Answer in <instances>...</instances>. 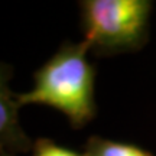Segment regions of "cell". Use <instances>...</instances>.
Instances as JSON below:
<instances>
[{
  "instance_id": "cell-1",
  "label": "cell",
  "mask_w": 156,
  "mask_h": 156,
  "mask_svg": "<svg viewBox=\"0 0 156 156\" xmlns=\"http://www.w3.org/2000/svg\"><path fill=\"white\" fill-rule=\"evenodd\" d=\"M85 41L64 42L34 74L32 88L16 95L19 107L44 104L61 112L74 129H83L97 114L95 68Z\"/></svg>"
},
{
  "instance_id": "cell-2",
  "label": "cell",
  "mask_w": 156,
  "mask_h": 156,
  "mask_svg": "<svg viewBox=\"0 0 156 156\" xmlns=\"http://www.w3.org/2000/svg\"><path fill=\"white\" fill-rule=\"evenodd\" d=\"M80 9L83 41L97 56L136 52L149 39V0H84Z\"/></svg>"
},
{
  "instance_id": "cell-3",
  "label": "cell",
  "mask_w": 156,
  "mask_h": 156,
  "mask_svg": "<svg viewBox=\"0 0 156 156\" xmlns=\"http://www.w3.org/2000/svg\"><path fill=\"white\" fill-rule=\"evenodd\" d=\"M12 67L0 62V152L10 155L26 153L34 147V142L25 133L19 120L16 95L9 87Z\"/></svg>"
},
{
  "instance_id": "cell-4",
  "label": "cell",
  "mask_w": 156,
  "mask_h": 156,
  "mask_svg": "<svg viewBox=\"0 0 156 156\" xmlns=\"http://www.w3.org/2000/svg\"><path fill=\"white\" fill-rule=\"evenodd\" d=\"M83 156H155L133 143H124L117 140L104 139L100 136H91L85 142Z\"/></svg>"
},
{
  "instance_id": "cell-5",
  "label": "cell",
  "mask_w": 156,
  "mask_h": 156,
  "mask_svg": "<svg viewBox=\"0 0 156 156\" xmlns=\"http://www.w3.org/2000/svg\"><path fill=\"white\" fill-rule=\"evenodd\" d=\"M32 156H83V153L64 147L48 137H39L34 142Z\"/></svg>"
},
{
  "instance_id": "cell-6",
  "label": "cell",
  "mask_w": 156,
  "mask_h": 156,
  "mask_svg": "<svg viewBox=\"0 0 156 156\" xmlns=\"http://www.w3.org/2000/svg\"><path fill=\"white\" fill-rule=\"evenodd\" d=\"M0 156H15V155H10V153H6V152H0Z\"/></svg>"
}]
</instances>
